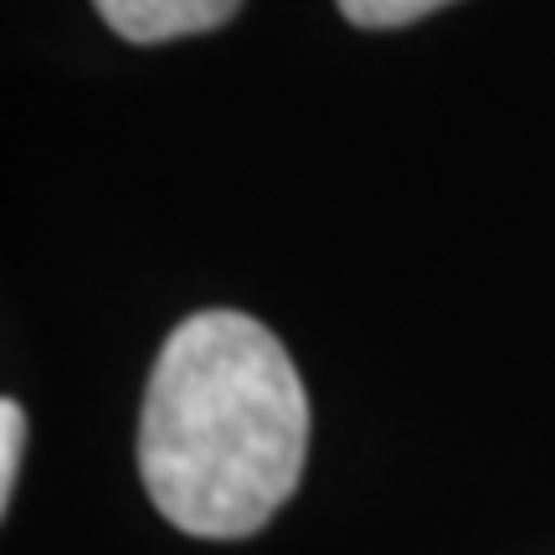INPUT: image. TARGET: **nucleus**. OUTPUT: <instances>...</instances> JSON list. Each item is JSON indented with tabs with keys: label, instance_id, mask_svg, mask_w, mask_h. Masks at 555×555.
<instances>
[{
	"label": "nucleus",
	"instance_id": "f03ea898",
	"mask_svg": "<svg viewBox=\"0 0 555 555\" xmlns=\"http://www.w3.org/2000/svg\"><path fill=\"white\" fill-rule=\"evenodd\" d=\"M99 16L119 31L124 41H176L211 31L237 11L242 0H93Z\"/></svg>",
	"mask_w": 555,
	"mask_h": 555
},
{
	"label": "nucleus",
	"instance_id": "f257e3e1",
	"mask_svg": "<svg viewBox=\"0 0 555 555\" xmlns=\"http://www.w3.org/2000/svg\"><path fill=\"white\" fill-rule=\"evenodd\" d=\"M309 453V397L268 324L206 309L159 345L139 412L155 509L201 540H242L288 504Z\"/></svg>",
	"mask_w": 555,
	"mask_h": 555
},
{
	"label": "nucleus",
	"instance_id": "20e7f679",
	"mask_svg": "<svg viewBox=\"0 0 555 555\" xmlns=\"http://www.w3.org/2000/svg\"><path fill=\"white\" fill-rule=\"evenodd\" d=\"M21 442H26V416L11 397L0 401V499L11 504V489H16V463H21Z\"/></svg>",
	"mask_w": 555,
	"mask_h": 555
},
{
	"label": "nucleus",
	"instance_id": "7ed1b4c3",
	"mask_svg": "<svg viewBox=\"0 0 555 555\" xmlns=\"http://www.w3.org/2000/svg\"><path fill=\"white\" fill-rule=\"evenodd\" d=\"M453 0H339V11L356 21V26H371V31H386V26H412V21L433 16Z\"/></svg>",
	"mask_w": 555,
	"mask_h": 555
}]
</instances>
